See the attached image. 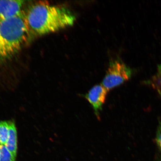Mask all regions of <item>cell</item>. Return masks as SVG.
<instances>
[{"label":"cell","mask_w":161,"mask_h":161,"mask_svg":"<svg viewBox=\"0 0 161 161\" xmlns=\"http://www.w3.org/2000/svg\"><path fill=\"white\" fill-rule=\"evenodd\" d=\"M25 16L29 36L55 33L72 26L76 19L75 15L67 8L46 2L34 4Z\"/></svg>","instance_id":"1"},{"label":"cell","mask_w":161,"mask_h":161,"mask_svg":"<svg viewBox=\"0 0 161 161\" xmlns=\"http://www.w3.org/2000/svg\"><path fill=\"white\" fill-rule=\"evenodd\" d=\"M29 36L25 13L0 21V64L19 53Z\"/></svg>","instance_id":"2"},{"label":"cell","mask_w":161,"mask_h":161,"mask_svg":"<svg viewBox=\"0 0 161 161\" xmlns=\"http://www.w3.org/2000/svg\"><path fill=\"white\" fill-rule=\"evenodd\" d=\"M132 70L119 60L110 62L102 84L108 91L119 86L130 79Z\"/></svg>","instance_id":"3"},{"label":"cell","mask_w":161,"mask_h":161,"mask_svg":"<svg viewBox=\"0 0 161 161\" xmlns=\"http://www.w3.org/2000/svg\"><path fill=\"white\" fill-rule=\"evenodd\" d=\"M108 91L101 84L94 86L84 97L92 107L97 117L100 119V112L105 103Z\"/></svg>","instance_id":"4"},{"label":"cell","mask_w":161,"mask_h":161,"mask_svg":"<svg viewBox=\"0 0 161 161\" xmlns=\"http://www.w3.org/2000/svg\"><path fill=\"white\" fill-rule=\"evenodd\" d=\"M25 4L24 1H0V21L16 17L20 14Z\"/></svg>","instance_id":"5"},{"label":"cell","mask_w":161,"mask_h":161,"mask_svg":"<svg viewBox=\"0 0 161 161\" xmlns=\"http://www.w3.org/2000/svg\"><path fill=\"white\" fill-rule=\"evenodd\" d=\"M9 135L5 146L8 150L16 158L17 150V131L14 124L9 122Z\"/></svg>","instance_id":"6"},{"label":"cell","mask_w":161,"mask_h":161,"mask_svg":"<svg viewBox=\"0 0 161 161\" xmlns=\"http://www.w3.org/2000/svg\"><path fill=\"white\" fill-rule=\"evenodd\" d=\"M8 123L5 122H0V143L5 145L8 140L9 135Z\"/></svg>","instance_id":"7"},{"label":"cell","mask_w":161,"mask_h":161,"mask_svg":"<svg viewBox=\"0 0 161 161\" xmlns=\"http://www.w3.org/2000/svg\"><path fill=\"white\" fill-rule=\"evenodd\" d=\"M0 161H15V157L3 145H0Z\"/></svg>","instance_id":"8"},{"label":"cell","mask_w":161,"mask_h":161,"mask_svg":"<svg viewBox=\"0 0 161 161\" xmlns=\"http://www.w3.org/2000/svg\"><path fill=\"white\" fill-rule=\"evenodd\" d=\"M156 142L157 146L161 151V122H159L157 130Z\"/></svg>","instance_id":"9"},{"label":"cell","mask_w":161,"mask_h":161,"mask_svg":"<svg viewBox=\"0 0 161 161\" xmlns=\"http://www.w3.org/2000/svg\"><path fill=\"white\" fill-rule=\"evenodd\" d=\"M155 81L161 87V64L158 65L157 68V71L154 78Z\"/></svg>","instance_id":"10"},{"label":"cell","mask_w":161,"mask_h":161,"mask_svg":"<svg viewBox=\"0 0 161 161\" xmlns=\"http://www.w3.org/2000/svg\"><path fill=\"white\" fill-rule=\"evenodd\" d=\"M0 144H1V143H0Z\"/></svg>","instance_id":"11"}]
</instances>
